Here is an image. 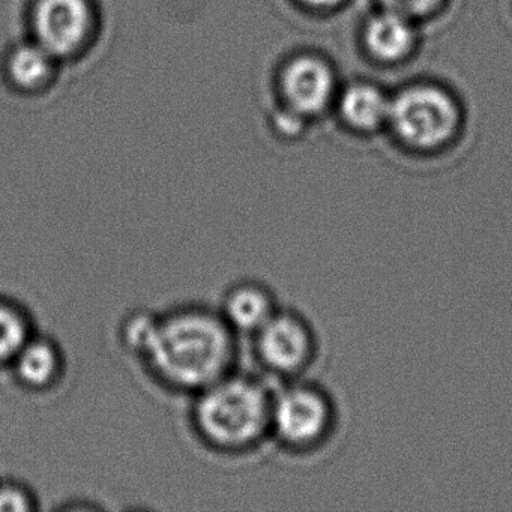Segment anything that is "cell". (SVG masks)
Masks as SVG:
<instances>
[{"label": "cell", "mask_w": 512, "mask_h": 512, "mask_svg": "<svg viewBox=\"0 0 512 512\" xmlns=\"http://www.w3.org/2000/svg\"><path fill=\"white\" fill-rule=\"evenodd\" d=\"M365 43L371 55L382 61H398L412 50L415 43L410 19L385 10L368 22Z\"/></svg>", "instance_id": "8"}, {"label": "cell", "mask_w": 512, "mask_h": 512, "mask_svg": "<svg viewBox=\"0 0 512 512\" xmlns=\"http://www.w3.org/2000/svg\"><path fill=\"white\" fill-rule=\"evenodd\" d=\"M13 362L20 380L35 388L52 382L61 367L56 347L49 341L32 338H29Z\"/></svg>", "instance_id": "11"}, {"label": "cell", "mask_w": 512, "mask_h": 512, "mask_svg": "<svg viewBox=\"0 0 512 512\" xmlns=\"http://www.w3.org/2000/svg\"><path fill=\"white\" fill-rule=\"evenodd\" d=\"M389 121L404 142L431 149L443 145L454 134L458 112L445 92L418 86L406 89L391 101Z\"/></svg>", "instance_id": "3"}, {"label": "cell", "mask_w": 512, "mask_h": 512, "mask_svg": "<svg viewBox=\"0 0 512 512\" xmlns=\"http://www.w3.org/2000/svg\"><path fill=\"white\" fill-rule=\"evenodd\" d=\"M257 332L260 356L269 367L293 371L307 362L311 337L301 320L289 314H274Z\"/></svg>", "instance_id": "6"}, {"label": "cell", "mask_w": 512, "mask_h": 512, "mask_svg": "<svg viewBox=\"0 0 512 512\" xmlns=\"http://www.w3.org/2000/svg\"><path fill=\"white\" fill-rule=\"evenodd\" d=\"M29 338L25 316L13 305L0 302V364L13 362Z\"/></svg>", "instance_id": "13"}, {"label": "cell", "mask_w": 512, "mask_h": 512, "mask_svg": "<svg viewBox=\"0 0 512 512\" xmlns=\"http://www.w3.org/2000/svg\"><path fill=\"white\" fill-rule=\"evenodd\" d=\"M305 4L311 5V7L328 8L334 7L341 0H304Z\"/></svg>", "instance_id": "16"}, {"label": "cell", "mask_w": 512, "mask_h": 512, "mask_svg": "<svg viewBox=\"0 0 512 512\" xmlns=\"http://www.w3.org/2000/svg\"><path fill=\"white\" fill-rule=\"evenodd\" d=\"M224 314L235 328L257 332L275 313L268 293L259 287L242 286L226 299Z\"/></svg>", "instance_id": "10"}, {"label": "cell", "mask_w": 512, "mask_h": 512, "mask_svg": "<svg viewBox=\"0 0 512 512\" xmlns=\"http://www.w3.org/2000/svg\"><path fill=\"white\" fill-rule=\"evenodd\" d=\"M55 56L40 44L20 47L10 59V73L19 85L34 88L49 77Z\"/></svg>", "instance_id": "12"}, {"label": "cell", "mask_w": 512, "mask_h": 512, "mask_svg": "<svg viewBox=\"0 0 512 512\" xmlns=\"http://www.w3.org/2000/svg\"><path fill=\"white\" fill-rule=\"evenodd\" d=\"M140 353L164 379L184 388H206L226 376L233 341L223 320L199 311L154 320Z\"/></svg>", "instance_id": "1"}, {"label": "cell", "mask_w": 512, "mask_h": 512, "mask_svg": "<svg viewBox=\"0 0 512 512\" xmlns=\"http://www.w3.org/2000/svg\"><path fill=\"white\" fill-rule=\"evenodd\" d=\"M341 115L358 130H376L389 121L391 101L382 91L370 85H355L341 98Z\"/></svg>", "instance_id": "9"}, {"label": "cell", "mask_w": 512, "mask_h": 512, "mask_svg": "<svg viewBox=\"0 0 512 512\" xmlns=\"http://www.w3.org/2000/svg\"><path fill=\"white\" fill-rule=\"evenodd\" d=\"M271 407L259 383L224 376L203 388L197 422L203 434L218 445H247L271 424Z\"/></svg>", "instance_id": "2"}, {"label": "cell", "mask_w": 512, "mask_h": 512, "mask_svg": "<svg viewBox=\"0 0 512 512\" xmlns=\"http://www.w3.org/2000/svg\"><path fill=\"white\" fill-rule=\"evenodd\" d=\"M34 509L31 494L17 484H0V512H26Z\"/></svg>", "instance_id": "14"}, {"label": "cell", "mask_w": 512, "mask_h": 512, "mask_svg": "<svg viewBox=\"0 0 512 512\" xmlns=\"http://www.w3.org/2000/svg\"><path fill=\"white\" fill-rule=\"evenodd\" d=\"M380 2L385 10L401 14L407 19L425 16L440 4V0H380Z\"/></svg>", "instance_id": "15"}, {"label": "cell", "mask_w": 512, "mask_h": 512, "mask_svg": "<svg viewBox=\"0 0 512 512\" xmlns=\"http://www.w3.org/2000/svg\"><path fill=\"white\" fill-rule=\"evenodd\" d=\"M271 424L286 442L295 445L314 442L328 427V403L313 389H289L272 403Z\"/></svg>", "instance_id": "5"}, {"label": "cell", "mask_w": 512, "mask_h": 512, "mask_svg": "<svg viewBox=\"0 0 512 512\" xmlns=\"http://www.w3.org/2000/svg\"><path fill=\"white\" fill-rule=\"evenodd\" d=\"M88 0H40L35 8L37 43L55 58L76 52L91 31Z\"/></svg>", "instance_id": "4"}, {"label": "cell", "mask_w": 512, "mask_h": 512, "mask_svg": "<svg viewBox=\"0 0 512 512\" xmlns=\"http://www.w3.org/2000/svg\"><path fill=\"white\" fill-rule=\"evenodd\" d=\"M331 68L316 58H299L283 74V92L287 103L299 115L322 112L334 94Z\"/></svg>", "instance_id": "7"}]
</instances>
